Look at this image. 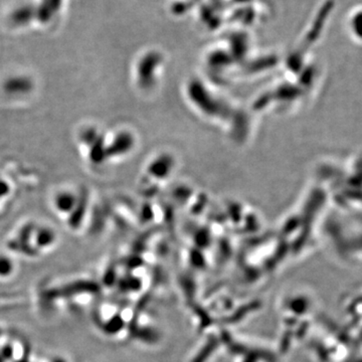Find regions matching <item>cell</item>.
I'll list each match as a JSON object with an SVG mask.
<instances>
[{
	"mask_svg": "<svg viewBox=\"0 0 362 362\" xmlns=\"http://www.w3.org/2000/svg\"><path fill=\"white\" fill-rule=\"evenodd\" d=\"M37 244H39L40 247H49L54 240V233H52L51 230H47V228H42L39 235H37Z\"/></svg>",
	"mask_w": 362,
	"mask_h": 362,
	"instance_id": "cell-3",
	"label": "cell"
},
{
	"mask_svg": "<svg viewBox=\"0 0 362 362\" xmlns=\"http://www.w3.org/2000/svg\"><path fill=\"white\" fill-rule=\"evenodd\" d=\"M76 199L71 192H62L56 199V206L59 211H69L71 207L75 206Z\"/></svg>",
	"mask_w": 362,
	"mask_h": 362,
	"instance_id": "cell-1",
	"label": "cell"
},
{
	"mask_svg": "<svg viewBox=\"0 0 362 362\" xmlns=\"http://www.w3.org/2000/svg\"><path fill=\"white\" fill-rule=\"evenodd\" d=\"M14 270L13 261L8 257L0 255V278L9 277Z\"/></svg>",
	"mask_w": 362,
	"mask_h": 362,
	"instance_id": "cell-2",
	"label": "cell"
}]
</instances>
